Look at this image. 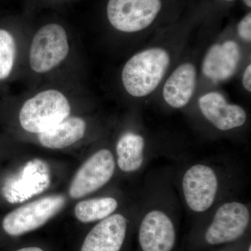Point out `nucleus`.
I'll use <instances>...</instances> for the list:
<instances>
[{"instance_id": "11", "label": "nucleus", "mask_w": 251, "mask_h": 251, "mask_svg": "<svg viewBox=\"0 0 251 251\" xmlns=\"http://www.w3.org/2000/svg\"><path fill=\"white\" fill-rule=\"evenodd\" d=\"M128 222L120 214H112L92 229L80 251H120L126 237Z\"/></svg>"}, {"instance_id": "14", "label": "nucleus", "mask_w": 251, "mask_h": 251, "mask_svg": "<svg viewBox=\"0 0 251 251\" xmlns=\"http://www.w3.org/2000/svg\"><path fill=\"white\" fill-rule=\"evenodd\" d=\"M196 69L191 63L176 68L167 80L163 88V98L170 106L181 108L187 105L194 92Z\"/></svg>"}, {"instance_id": "16", "label": "nucleus", "mask_w": 251, "mask_h": 251, "mask_svg": "<svg viewBox=\"0 0 251 251\" xmlns=\"http://www.w3.org/2000/svg\"><path fill=\"white\" fill-rule=\"evenodd\" d=\"M145 140L133 133L122 135L117 144V164L122 171L131 173L139 170L144 161Z\"/></svg>"}, {"instance_id": "12", "label": "nucleus", "mask_w": 251, "mask_h": 251, "mask_svg": "<svg viewBox=\"0 0 251 251\" xmlns=\"http://www.w3.org/2000/svg\"><path fill=\"white\" fill-rule=\"evenodd\" d=\"M199 107L206 120L221 130L242 126L247 120V113L242 107L227 103L224 96L217 92L201 97Z\"/></svg>"}, {"instance_id": "2", "label": "nucleus", "mask_w": 251, "mask_h": 251, "mask_svg": "<svg viewBox=\"0 0 251 251\" xmlns=\"http://www.w3.org/2000/svg\"><path fill=\"white\" fill-rule=\"evenodd\" d=\"M71 106L64 94L56 90H45L28 99L20 112L23 129L43 133L70 116Z\"/></svg>"}, {"instance_id": "21", "label": "nucleus", "mask_w": 251, "mask_h": 251, "mask_svg": "<svg viewBox=\"0 0 251 251\" xmlns=\"http://www.w3.org/2000/svg\"><path fill=\"white\" fill-rule=\"evenodd\" d=\"M16 251H44L42 249H39L37 247H27L23 248V249H20Z\"/></svg>"}, {"instance_id": "24", "label": "nucleus", "mask_w": 251, "mask_h": 251, "mask_svg": "<svg viewBox=\"0 0 251 251\" xmlns=\"http://www.w3.org/2000/svg\"><path fill=\"white\" fill-rule=\"evenodd\" d=\"M226 1H234V0H226Z\"/></svg>"}, {"instance_id": "6", "label": "nucleus", "mask_w": 251, "mask_h": 251, "mask_svg": "<svg viewBox=\"0 0 251 251\" xmlns=\"http://www.w3.org/2000/svg\"><path fill=\"white\" fill-rule=\"evenodd\" d=\"M161 8V0H109L107 14L117 30L135 32L148 27Z\"/></svg>"}, {"instance_id": "10", "label": "nucleus", "mask_w": 251, "mask_h": 251, "mask_svg": "<svg viewBox=\"0 0 251 251\" xmlns=\"http://www.w3.org/2000/svg\"><path fill=\"white\" fill-rule=\"evenodd\" d=\"M176 239V228L168 214L158 209L145 214L138 231L141 251H173Z\"/></svg>"}, {"instance_id": "22", "label": "nucleus", "mask_w": 251, "mask_h": 251, "mask_svg": "<svg viewBox=\"0 0 251 251\" xmlns=\"http://www.w3.org/2000/svg\"><path fill=\"white\" fill-rule=\"evenodd\" d=\"M244 3H245L246 5L247 6H249V8H251V0H244Z\"/></svg>"}, {"instance_id": "13", "label": "nucleus", "mask_w": 251, "mask_h": 251, "mask_svg": "<svg viewBox=\"0 0 251 251\" xmlns=\"http://www.w3.org/2000/svg\"><path fill=\"white\" fill-rule=\"evenodd\" d=\"M240 59V50L237 43L227 41L222 45L211 46L202 64V72L214 81H224L232 76Z\"/></svg>"}, {"instance_id": "5", "label": "nucleus", "mask_w": 251, "mask_h": 251, "mask_svg": "<svg viewBox=\"0 0 251 251\" xmlns=\"http://www.w3.org/2000/svg\"><path fill=\"white\" fill-rule=\"evenodd\" d=\"M60 195L48 196L17 208L5 216L3 229L11 236L27 233L44 226L55 216L65 204Z\"/></svg>"}, {"instance_id": "15", "label": "nucleus", "mask_w": 251, "mask_h": 251, "mask_svg": "<svg viewBox=\"0 0 251 251\" xmlns=\"http://www.w3.org/2000/svg\"><path fill=\"white\" fill-rule=\"evenodd\" d=\"M85 130L86 123L82 118L69 117L50 129L39 133V140L46 148H65L82 139Z\"/></svg>"}, {"instance_id": "4", "label": "nucleus", "mask_w": 251, "mask_h": 251, "mask_svg": "<svg viewBox=\"0 0 251 251\" xmlns=\"http://www.w3.org/2000/svg\"><path fill=\"white\" fill-rule=\"evenodd\" d=\"M249 223L250 213L247 206L238 202L224 203L204 231L202 242L218 246L237 242L247 232Z\"/></svg>"}, {"instance_id": "1", "label": "nucleus", "mask_w": 251, "mask_h": 251, "mask_svg": "<svg viewBox=\"0 0 251 251\" xmlns=\"http://www.w3.org/2000/svg\"><path fill=\"white\" fill-rule=\"evenodd\" d=\"M169 64V54L159 48L135 54L126 62L122 72L125 90L135 97L151 94L159 85Z\"/></svg>"}, {"instance_id": "8", "label": "nucleus", "mask_w": 251, "mask_h": 251, "mask_svg": "<svg viewBox=\"0 0 251 251\" xmlns=\"http://www.w3.org/2000/svg\"><path fill=\"white\" fill-rule=\"evenodd\" d=\"M219 181L214 170L205 165H195L186 172L182 188L188 207L204 212L212 206L217 194Z\"/></svg>"}, {"instance_id": "19", "label": "nucleus", "mask_w": 251, "mask_h": 251, "mask_svg": "<svg viewBox=\"0 0 251 251\" xmlns=\"http://www.w3.org/2000/svg\"><path fill=\"white\" fill-rule=\"evenodd\" d=\"M238 33L244 40L251 41V14L249 13L238 25Z\"/></svg>"}, {"instance_id": "9", "label": "nucleus", "mask_w": 251, "mask_h": 251, "mask_svg": "<svg viewBox=\"0 0 251 251\" xmlns=\"http://www.w3.org/2000/svg\"><path fill=\"white\" fill-rule=\"evenodd\" d=\"M49 167L41 160L29 161L18 174L6 180L2 194L11 203L23 202L42 193L50 185Z\"/></svg>"}, {"instance_id": "18", "label": "nucleus", "mask_w": 251, "mask_h": 251, "mask_svg": "<svg viewBox=\"0 0 251 251\" xmlns=\"http://www.w3.org/2000/svg\"><path fill=\"white\" fill-rule=\"evenodd\" d=\"M16 46L9 31L0 29V80L9 77L16 58Z\"/></svg>"}, {"instance_id": "20", "label": "nucleus", "mask_w": 251, "mask_h": 251, "mask_svg": "<svg viewBox=\"0 0 251 251\" xmlns=\"http://www.w3.org/2000/svg\"><path fill=\"white\" fill-rule=\"evenodd\" d=\"M243 85L246 90L251 92V65L249 64L246 69L245 72L243 76Z\"/></svg>"}, {"instance_id": "23", "label": "nucleus", "mask_w": 251, "mask_h": 251, "mask_svg": "<svg viewBox=\"0 0 251 251\" xmlns=\"http://www.w3.org/2000/svg\"><path fill=\"white\" fill-rule=\"evenodd\" d=\"M219 251H231V250H221Z\"/></svg>"}, {"instance_id": "7", "label": "nucleus", "mask_w": 251, "mask_h": 251, "mask_svg": "<svg viewBox=\"0 0 251 251\" xmlns=\"http://www.w3.org/2000/svg\"><path fill=\"white\" fill-rule=\"evenodd\" d=\"M115 170V159L111 151L106 149L99 150L77 172L69 188V195L78 199L98 191L110 181Z\"/></svg>"}, {"instance_id": "17", "label": "nucleus", "mask_w": 251, "mask_h": 251, "mask_svg": "<svg viewBox=\"0 0 251 251\" xmlns=\"http://www.w3.org/2000/svg\"><path fill=\"white\" fill-rule=\"evenodd\" d=\"M118 202L115 198L104 197L86 200L77 203L75 216L82 223L101 221L112 215L116 210Z\"/></svg>"}, {"instance_id": "3", "label": "nucleus", "mask_w": 251, "mask_h": 251, "mask_svg": "<svg viewBox=\"0 0 251 251\" xmlns=\"http://www.w3.org/2000/svg\"><path fill=\"white\" fill-rule=\"evenodd\" d=\"M67 32L60 25L51 23L40 28L34 36L29 50V65L38 74L49 72L67 57Z\"/></svg>"}]
</instances>
